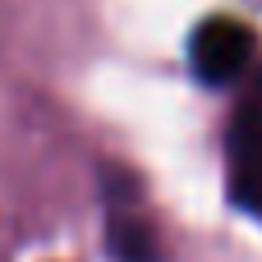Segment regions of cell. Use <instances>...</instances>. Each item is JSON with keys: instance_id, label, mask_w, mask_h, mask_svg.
I'll list each match as a JSON object with an SVG mask.
<instances>
[{"instance_id": "1", "label": "cell", "mask_w": 262, "mask_h": 262, "mask_svg": "<svg viewBox=\"0 0 262 262\" xmlns=\"http://www.w3.org/2000/svg\"><path fill=\"white\" fill-rule=\"evenodd\" d=\"M244 46L249 37L235 28V23H207L198 37H193V69L212 83L230 78L239 64H244Z\"/></svg>"}]
</instances>
